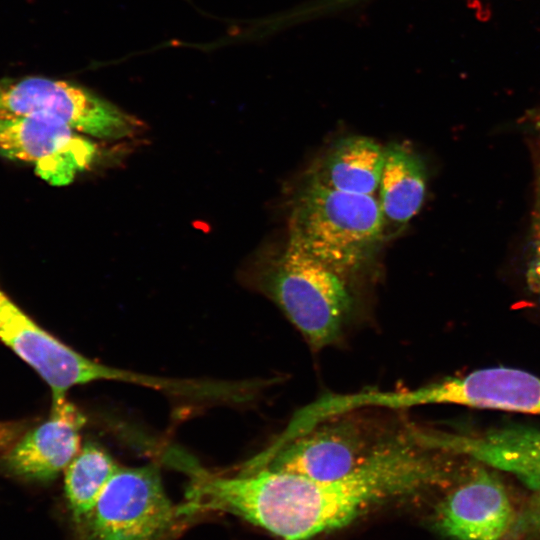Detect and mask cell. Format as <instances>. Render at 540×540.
<instances>
[{
    "instance_id": "30bf717a",
    "label": "cell",
    "mask_w": 540,
    "mask_h": 540,
    "mask_svg": "<svg viewBox=\"0 0 540 540\" xmlns=\"http://www.w3.org/2000/svg\"><path fill=\"white\" fill-rule=\"evenodd\" d=\"M516 514L508 493L496 475L478 469L441 502L437 527L455 540H503Z\"/></svg>"
},
{
    "instance_id": "5b68a950",
    "label": "cell",
    "mask_w": 540,
    "mask_h": 540,
    "mask_svg": "<svg viewBox=\"0 0 540 540\" xmlns=\"http://www.w3.org/2000/svg\"><path fill=\"white\" fill-rule=\"evenodd\" d=\"M41 117L107 140L133 137L144 129L138 118L88 89L46 77L0 80V118Z\"/></svg>"
},
{
    "instance_id": "5bb4252c",
    "label": "cell",
    "mask_w": 540,
    "mask_h": 540,
    "mask_svg": "<svg viewBox=\"0 0 540 540\" xmlns=\"http://www.w3.org/2000/svg\"><path fill=\"white\" fill-rule=\"evenodd\" d=\"M426 167L420 155L407 144L384 146L383 165L378 185V202L388 226L406 225L420 210L426 191Z\"/></svg>"
},
{
    "instance_id": "2e32d148",
    "label": "cell",
    "mask_w": 540,
    "mask_h": 540,
    "mask_svg": "<svg viewBox=\"0 0 540 540\" xmlns=\"http://www.w3.org/2000/svg\"><path fill=\"white\" fill-rule=\"evenodd\" d=\"M535 128V202L532 216V258L528 269L531 287L540 293V114L530 118Z\"/></svg>"
},
{
    "instance_id": "3957f363",
    "label": "cell",
    "mask_w": 540,
    "mask_h": 540,
    "mask_svg": "<svg viewBox=\"0 0 540 540\" xmlns=\"http://www.w3.org/2000/svg\"><path fill=\"white\" fill-rule=\"evenodd\" d=\"M252 271L254 287L281 310L312 350L340 338L354 308L347 278L288 241L262 256Z\"/></svg>"
},
{
    "instance_id": "7c38bea8",
    "label": "cell",
    "mask_w": 540,
    "mask_h": 540,
    "mask_svg": "<svg viewBox=\"0 0 540 540\" xmlns=\"http://www.w3.org/2000/svg\"><path fill=\"white\" fill-rule=\"evenodd\" d=\"M84 414L68 398L52 401L49 418L29 431L6 455L14 474L47 481L64 471L80 450Z\"/></svg>"
},
{
    "instance_id": "8fae6325",
    "label": "cell",
    "mask_w": 540,
    "mask_h": 540,
    "mask_svg": "<svg viewBox=\"0 0 540 540\" xmlns=\"http://www.w3.org/2000/svg\"><path fill=\"white\" fill-rule=\"evenodd\" d=\"M426 439L439 451L508 472L533 491L540 490V430L510 426L474 433L427 431Z\"/></svg>"
},
{
    "instance_id": "4fadbf2b",
    "label": "cell",
    "mask_w": 540,
    "mask_h": 540,
    "mask_svg": "<svg viewBox=\"0 0 540 540\" xmlns=\"http://www.w3.org/2000/svg\"><path fill=\"white\" fill-rule=\"evenodd\" d=\"M383 158L384 146L372 138L346 136L334 142L315 162L306 181L336 191L374 195Z\"/></svg>"
},
{
    "instance_id": "9c48e42d",
    "label": "cell",
    "mask_w": 540,
    "mask_h": 540,
    "mask_svg": "<svg viewBox=\"0 0 540 540\" xmlns=\"http://www.w3.org/2000/svg\"><path fill=\"white\" fill-rule=\"evenodd\" d=\"M425 405H459L540 415V377L511 367H488L421 386Z\"/></svg>"
},
{
    "instance_id": "8992f818",
    "label": "cell",
    "mask_w": 540,
    "mask_h": 540,
    "mask_svg": "<svg viewBox=\"0 0 540 540\" xmlns=\"http://www.w3.org/2000/svg\"><path fill=\"white\" fill-rule=\"evenodd\" d=\"M0 340L33 368L52 392V401L75 386L120 381L147 386L146 374L111 367L86 357L48 333L0 288Z\"/></svg>"
},
{
    "instance_id": "e0dca14e",
    "label": "cell",
    "mask_w": 540,
    "mask_h": 540,
    "mask_svg": "<svg viewBox=\"0 0 540 540\" xmlns=\"http://www.w3.org/2000/svg\"><path fill=\"white\" fill-rule=\"evenodd\" d=\"M509 536L515 540L540 539V490L534 491L527 505L516 515Z\"/></svg>"
},
{
    "instance_id": "ba28073f",
    "label": "cell",
    "mask_w": 540,
    "mask_h": 540,
    "mask_svg": "<svg viewBox=\"0 0 540 540\" xmlns=\"http://www.w3.org/2000/svg\"><path fill=\"white\" fill-rule=\"evenodd\" d=\"M96 146L71 127L41 117L0 118V155L33 166L51 185L71 183L89 167Z\"/></svg>"
},
{
    "instance_id": "52a82bcc",
    "label": "cell",
    "mask_w": 540,
    "mask_h": 540,
    "mask_svg": "<svg viewBox=\"0 0 540 540\" xmlns=\"http://www.w3.org/2000/svg\"><path fill=\"white\" fill-rule=\"evenodd\" d=\"M343 414L325 420L273 451L248 463L316 480L341 478L361 463L393 432Z\"/></svg>"
},
{
    "instance_id": "9a60e30c",
    "label": "cell",
    "mask_w": 540,
    "mask_h": 540,
    "mask_svg": "<svg viewBox=\"0 0 540 540\" xmlns=\"http://www.w3.org/2000/svg\"><path fill=\"white\" fill-rule=\"evenodd\" d=\"M119 465L100 446L87 443L64 470V490L69 510L78 525L97 503Z\"/></svg>"
},
{
    "instance_id": "7a4b0ae2",
    "label": "cell",
    "mask_w": 540,
    "mask_h": 540,
    "mask_svg": "<svg viewBox=\"0 0 540 540\" xmlns=\"http://www.w3.org/2000/svg\"><path fill=\"white\" fill-rule=\"evenodd\" d=\"M384 238V220L374 195L305 181L291 201L287 241L345 278L372 260Z\"/></svg>"
},
{
    "instance_id": "6da1fadb",
    "label": "cell",
    "mask_w": 540,
    "mask_h": 540,
    "mask_svg": "<svg viewBox=\"0 0 540 540\" xmlns=\"http://www.w3.org/2000/svg\"><path fill=\"white\" fill-rule=\"evenodd\" d=\"M445 453L422 430H394L357 468L334 480H316L246 463L237 472L203 467L180 452L173 466L189 481L181 514L237 515L283 540H308L341 528L374 504L445 482Z\"/></svg>"
},
{
    "instance_id": "277c9868",
    "label": "cell",
    "mask_w": 540,
    "mask_h": 540,
    "mask_svg": "<svg viewBox=\"0 0 540 540\" xmlns=\"http://www.w3.org/2000/svg\"><path fill=\"white\" fill-rule=\"evenodd\" d=\"M183 520L153 464L119 466L95 506L76 526L83 540H165Z\"/></svg>"
}]
</instances>
